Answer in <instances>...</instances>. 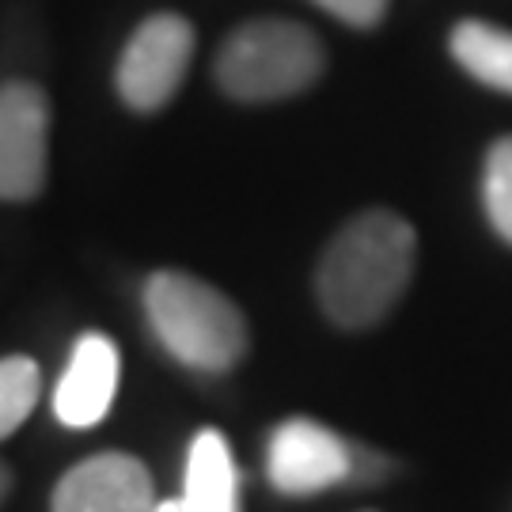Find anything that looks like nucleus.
I'll return each instance as SVG.
<instances>
[{
	"label": "nucleus",
	"mask_w": 512,
	"mask_h": 512,
	"mask_svg": "<svg viewBox=\"0 0 512 512\" xmlns=\"http://www.w3.org/2000/svg\"><path fill=\"white\" fill-rule=\"evenodd\" d=\"M418 236L410 220L387 209L353 217L323 251L315 293L327 319L342 330H365L387 319L414 277Z\"/></svg>",
	"instance_id": "obj_1"
},
{
	"label": "nucleus",
	"mask_w": 512,
	"mask_h": 512,
	"mask_svg": "<svg viewBox=\"0 0 512 512\" xmlns=\"http://www.w3.org/2000/svg\"><path fill=\"white\" fill-rule=\"evenodd\" d=\"M145 311L160 346L198 372H228L247 353V319L228 296L179 270L145 285Z\"/></svg>",
	"instance_id": "obj_2"
},
{
	"label": "nucleus",
	"mask_w": 512,
	"mask_h": 512,
	"mask_svg": "<svg viewBox=\"0 0 512 512\" xmlns=\"http://www.w3.org/2000/svg\"><path fill=\"white\" fill-rule=\"evenodd\" d=\"M323 65V42L304 23L251 19L220 46L217 80L239 103H274L308 92L323 76Z\"/></svg>",
	"instance_id": "obj_3"
},
{
	"label": "nucleus",
	"mask_w": 512,
	"mask_h": 512,
	"mask_svg": "<svg viewBox=\"0 0 512 512\" xmlns=\"http://www.w3.org/2000/svg\"><path fill=\"white\" fill-rule=\"evenodd\" d=\"M194 57V27L175 12L148 16L133 38L126 42V54L118 61V95L126 107L152 114L167 107V99L183 88L186 69Z\"/></svg>",
	"instance_id": "obj_4"
},
{
	"label": "nucleus",
	"mask_w": 512,
	"mask_h": 512,
	"mask_svg": "<svg viewBox=\"0 0 512 512\" xmlns=\"http://www.w3.org/2000/svg\"><path fill=\"white\" fill-rule=\"evenodd\" d=\"M50 107L35 84H0V202H31L46 183Z\"/></svg>",
	"instance_id": "obj_5"
},
{
	"label": "nucleus",
	"mask_w": 512,
	"mask_h": 512,
	"mask_svg": "<svg viewBox=\"0 0 512 512\" xmlns=\"http://www.w3.org/2000/svg\"><path fill=\"white\" fill-rule=\"evenodd\" d=\"M353 448L327 425L308 418H293L277 425L266 448V475L277 494L311 497L338 482H349Z\"/></svg>",
	"instance_id": "obj_6"
},
{
	"label": "nucleus",
	"mask_w": 512,
	"mask_h": 512,
	"mask_svg": "<svg viewBox=\"0 0 512 512\" xmlns=\"http://www.w3.org/2000/svg\"><path fill=\"white\" fill-rule=\"evenodd\" d=\"M156 490L145 463L122 452H103L76 463L57 482L50 512H156Z\"/></svg>",
	"instance_id": "obj_7"
},
{
	"label": "nucleus",
	"mask_w": 512,
	"mask_h": 512,
	"mask_svg": "<svg viewBox=\"0 0 512 512\" xmlns=\"http://www.w3.org/2000/svg\"><path fill=\"white\" fill-rule=\"evenodd\" d=\"M118 349L107 334H84L73 346L65 376L54 391V414L69 429H88L107 418L114 391H118Z\"/></svg>",
	"instance_id": "obj_8"
},
{
	"label": "nucleus",
	"mask_w": 512,
	"mask_h": 512,
	"mask_svg": "<svg viewBox=\"0 0 512 512\" xmlns=\"http://www.w3.org/2000/svg\"><path fill=\"white\" fill-rule=\"evenodd\" d=\"M179 501L186 512H239L236 459L217 429H202L190 444Z\"/></svg>",
	"instance_id": "obj_9"
},
{
	"label": "nucleus",
	"mask_w": 512,
	"mask_h": 512,
	"mask_svg": "<svg viewBox=\"0 0 512 512\" xmlns=\"http://www.w3.org/2000/svg\"><path fill=\"white\" fill-rule=\"evenodd\" d=\"M448 50L478 84L512 95V31L482 19H463L448 38Z\"/></svg>",
	"instance_id": "obj_10"
},
{
	"label": "nucleus",
	"mask_w": 512,
	"mask_h": 512,
	"mask_svg": "<svg viewBox=\"0 0 512 512\" xmlns=\"http://www.w3.org/2000/svg\"><path fill=\"white\" fill-rule=\"evenodd\" d=\"M38 365L31 357H4L0 361V440L8 433H16L27 421V414L38 403Z\"/></svg>",
	"instance_id": "obj_11"
},
{
	"label": "nucleus",
	"mask_w": 512,
	"mask_h": 512,
	"mask_svg": "<svg viewBox=\"0 0 512 512\" xmlns=\"http://www.w3.org/2000/svg\"><path fill=\"white\" fill-rule=\"evenodd\" d=\"M482 209L490 217V228L512 243V133L501 137L486 152V171H482Z\"/></svg>",
	"instance_id": "obj_12"
},
{
	"label": "nucleus",
	"mask_w": 512,
	"mask_h": 512,
	"mask_svg": "<svg viewBox=\"0 0 512 512\" xmlns=\"http://www.w3.org/2000/svg\"><path fill=\"white\" fill-rule=\"evenodd\" d=\"M315 4L334 19L349 23V27H376L387 16L391 0H315Z\"/></svg>",
	"instance_id": "obj_13"
},
{
	"label": "nucleus",
	"mask_w": 512,
	"mask_h": 512,
	"mask_svg": "<svg viewBox=\"0 0 512 512\" xmlns=\"http://www.w3.org/2000/svg\"><path fill=\"white\" fill-rule=\"evenodd\" d=\"M156 512H186V509H183V501L175 497V501H160V509Z\"/></svg>",
	"instance_id": "obj_14"
},
{
	"label": "nucleus",
	"mask_w": 512,
	"mask_h": 512,
	"mask_svg": "<svg viewBox=\"0 0 512 512\" xmlns=\"http://www.w3.org/2000/svg\"><path fill=\"white\" fill-rule=\"evenodd\" d=\"M4 490H8V471H4V463H0V497H4Z\"/></svg>",
	"instance_id": "obj_15"
}]
</instances>
